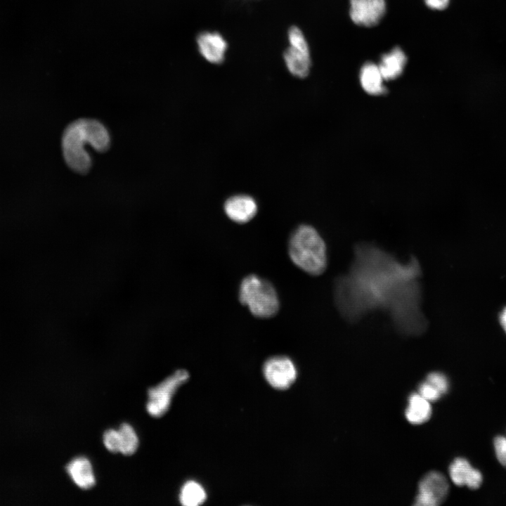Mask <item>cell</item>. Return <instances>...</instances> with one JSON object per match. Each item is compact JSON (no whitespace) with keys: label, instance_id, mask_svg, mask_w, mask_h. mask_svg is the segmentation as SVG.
Segmentation results:
<instances>
[{"label":"cell","instance_id":"1","mask_svg":"<svg viewBox=\"0 0 506 506\" xmlns=\"http://www.w3.org/2000/svg\"><path fill=\"white\" fill-rule=\"evenodd\" d=\"M110 144V134L102 122L95 119L80 118L69 124L63 131V158L72 171L85 174L92 164L91 157L85 149L86 145H91L98 153H104L109 149Z\"/></svg>","mask_w":506,"mask_h":506},{"label":"cell","instance_id":"2","mask_svg":"<svg viewBox=\"0 0 506 506\" xmlns=\"http://www.w3.org/2000/svg\"><path fill=\"white\" fill-rule=\"evenodd\" d=\"M287 251L292 262L311 275H320L326 268L325 241L310 225H299L292 231L287 242Z\"/></svg>","mask_w":506,"mask_h":506},{"label":"cell","instance_id":"3","mask_svg":"<svg viewBox=\"0 0 506 506\" xmlns=\"http://www.w3.org/2000/svg\"><path fill=\"white\" fill-rule=\"evenodd\" d=\"M238 298L254 316L259 318L272 317L280 308L278 295L273 285L254 273L247 275L241 280Z\"/></svg>","mask_w":506,"mask_h":506},{"label":"cell","instance_id":"4","mask_svg":"<svg viewBox=\"0 0 506 506\" xmlns=\"http://www.w3.org/2000/svg\"><path fill=\"white\" fill-rule=\"evenodd\" d=\"M189 378L185 370H179L161 383L148 389L147 411L153 417L162 416L169 409L177 389Z\"/></svg>","mask_w":506,"mask_h":506},{"label":"cell","instance_id":"5","mask_svg":"<svg viewBox=\"0 0 506 506\" xmlns=\"http://www.w3.org/2000/svg\"><path fill=\"white\" fill-rule=\"evenodd\" d=\"M290 47L284 53V60L289 72L295 77L304 78L309 73L310 51L307 41L297 27L288 32Z\"/></svg>","mask_w":506,"mask_h":506},{"label":"cell","instance_id":"6","mask_svg":"<svg viewBox=\"0 0 506 506\" xmlns=\"http://www.w3.org/2000/svg\"><path fill=\"white\" fill-rule=\"evenodd\" d=\"M449 492V484L440 472H430L420 481L415 505L436 506L444 502Z\"/></svg>","mask_w":506,"mask_h":506},{"label":"cell","instance_id":"7","mask_svg":"<svg viewBox=\"0 0 506 506\" xmlns=\"http://www.w3.org/2000/svg\"><path fill=\"white\" fill-rule=\"evenodd\" d=\"M264 373L268 382L274 388H288L295 380L297 370L290 358L285 356H275L266 361Z\"/></svg>","mask_w":506,"mask_h":506},{"label":"cell","instance_id":"8","mask_svg":"<svg viewBox=\"0 0 506 506\" xmlns=\"http://www.w3.org/2000/svg\"><path fill=\"white\" fill-rule=\"evenodd\" d=\"M349 15L356 25L372 27L377 25L386 12L385 0H350Z\"/></svg>","mask_w":506,"mask_h":506},{"label":"cell","instance_id":"9","mask_svg":"<svg viewBox=\"0 0 506 506\" xmlns=\"http://www.w3.org/2000/svg\"><path fill=\"white\" fill-rule=\"evenodd\" d=\"M223 209L230 219L243 223L248 222L256 215L258 207L252 197L241 194L227 199Z\"/></svg>","mask_w":506,"mask_h":506},{"label":"cell","instance_id":"10","mask_svg":"<svg viewBox=\"0 0 506 506\" xmlns=\"http://www.w3.org/2000/svg\"><path fill=\"white\" fill-rule=\"evenodd\" d=\"M449 474L454 484L466 486L470 489L479 488L483 481L481 472L463 458H457L453 461L449 467Z\"/></svg>","mask_w":506,"mask_h":506},{"label":"cell","instance_id":"11","mask_svg":"<svg viewBox=\"0 0 506 506\" xmlns=\"http://www.w3.org/2000/svg\"><path fill=\"white\" fill-rule=\"evenodd\" d=\"M197 42L200 53L208 62L219 64L223 61L227 44L220 34L202 32L197 37Z\"/></svg>","mask_w":506,"mask_h":506},{"label":"cell","instance_id":"12","mask_svg":"<svg viewBox=\"0 0 506 506\" xmlns=\"http://www.w3.org/2000/svg\"><path fill=\"white\" fill-rule=\"evenodd\" d=\"M66 470L74 484L82 489H89L95 485V476L90 461L84 457L71 460Z\"/></svg>","mask_w":506,"mask_h":506},{"label":"cell","instance_id":"13","mask_svg":"<svg viewBox=\"0 0 506 506\" xmlns=\"http://www.w3.org/2000/svg\"><path fill=\"white\" fill-rule=\"evenodd\" d=\"M407 63V57L399 47H395L384 54L378 65L384 80L398 78L402 73Z\"/></svg>","mask_w":506,"mask_h":506},{"label":"cell","instance_id":"14","mask_svg":"<svg viewBox=\"0 0 506 506\" xmlns=\"http://www.w3.org/2000/svg\"><path fill=\"white\" fill-rule=\"evenodd\" d=\"M383 76L379 66L372 62L365 63L360 71V82L363 90L370 95L377 96L386 93Z\"/></svg>","mask_w":506,"mask_h":506},{"label":"cell","instance_id":"15","mask_svg":"<svg viewBox=\"0 0 506 506\" xmlns=\"http://www.w3.org/2000/svg\"><path fill=\"white\" fill-rule=\"evenodd\" d=\"M430 402L419 393H413L408 398V407L405 415L407 420L413 424H420L427 422L432 415Z\"/></svg>","mask_w":506,"mask_h":506},{"label":"cell","instance_id":"16","mask_svg":"<svg viewBox=\"0 0 506 506\" xmlns=\"http://www.w3.org/2000/svg\"><path fill=\"white\" fill-rule=\"evenodd\" d=\"M205 499V490L195 481H188L181 488L180 501L183 505L197 506L203 503Z\"/></svg>","mask_w":506,"mask_h":506},{"label":"cell","instance_id":"17","mask_svg":"<svg viewBox=\"0 0 506 506\" xmlns=\"http://www.w3.org/2000/svg\"><path fill=\"white\" fill-rule=\"evenodd\" d=\"M118 432L120 440L119 452L125 455H131L138 446V438L136 432L127 423L122 424Z\"/></svg>","mask_w":506,"mask_h":506},{"label":"cell","instance_id":"18","mask_svg":"<svg viewBox=\"0 0 506 506\" xmlns=\"http://www.w3.org/2000/svg\"><path fill=\"white\" fill-rule=\"evenodd\" d=\"M427 381L433 385L442 395L447 393L449 382L446 376L439 372H432L427 377Z\"/></svg>","mask_w":506,"mask_h":506},{"label":"cell","instance_id":"19","mask_svg":"<svg viewBox=\"0 0 506 506\" xmlns=\"http://www.w3.org/2000/svg\"><path fill=\"white\" fill-rule=\"evenodd\" d=\"M103 443L109 451L119 452L120 440L118 430L110 429L105 431L103 434Z\"/></svg>","mask_w":506,"mask_h":506},{"label":"cell","instance_id":"20","mask_svg":"<svg viewBox=\"0 0 506 506\" xmlns=\"http://www.w3.org/2000/svg\"><path fill=\"white\" fill-rule=\"evenodd\" d=\"M418 391V393L429 402L436 401L442 396V394L427 380L419 385Z\"/></svg>","mask_w":506,"mask_h":506},{"label":"cell","instance_id":"21","mask_svg":"<svg viewBox=\"0 0 506 506\" xmlns=\"http://www.w3.org/2000/svg\"><path fill=\"white\" fill-rule=\"evenodd\" d=\"M493 446L499 462L506 467V437L498 436L494 439Z\"/></svg>","mask_w":506,"mask_h":506},{"label":"cell","instance_id":"22","mask_svg":"<svg viewBox=\"0 0 506 506\" xmlns=\"http://www.w3.org/2000/svg\"><path fill=\"white\" fill-rule=\"evenodd\" d=\"M424 2L431 9L442 11L448 6L450 0H424Z\"/></svg>","mask_w":506,"mask_h":506},{"label":"cell","instance_id":"23","mask_svg":"<svg viewBox=\"0 0 506 506\" xmlns=\"http://www.w3.org/2000/svg\"><path fill=\"white\" fill-rule=\"evenodd\" d=\"M500 323L506 333V307L500 312L499 316Z\"/></svg>","mask_w":506,"mask_h":506}]
</instances>
